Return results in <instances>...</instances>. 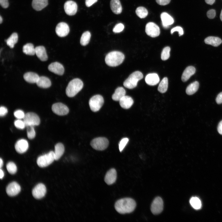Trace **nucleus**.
I'll return each mask as SVG.
<instances>
[{
    "label": "nucleus",
    "mask_w": 222,
    "mask_h": 222,
    "mask_svg": "<svg viewBox=\"0 0 222 222\" xmlns=\"http://www.w3.org/2000/svg\"><path fill=\"white\" fill-rule=\"evenodd\" d=\"M0 4L3 8H6L9 6L8 0H0Z\"/></svg>",
    "instance_id": "49"
},
{
    "label": "nucleus",
    "mask_w": 222,
    "mask_h": 222,
    "mask_svg": "<svg viewBox=\"0 0 222 222\" xmlns=\"http://www.w3.org/2000/svg\"><path fill=\"white\" fill-rule=\"evenodd\" d=\"M39 76L36 73L32 72H27L23 75L24 80L27 82L30 83H36Z\"/></svg>",
    "instance_id": "25"
},
{
    "label": "nucleus",
    "mask_w": 222,
    "mask_h": 222,
    "mask_svg": "<svg viewBox=\"0 0 222 222\" xmlns=\"http://www.w3.org/2000/svg\"><path fill=\"white\" fill-rule=\"evenodd\" d=\"M91 35L89 31L84 32L82 34L80 39V43L82 46H85L89 43Z\"/></svg>",
    "instance_id": "35"
},
{
    "label": "nucleus",
    "mask_w": 222,
    "mask_h": 222,
    "mask_svg": "<svg viewBox=\"0 0 222 222\" xmlns=\"http://www.w3.org/2000/svg\"><path fill=\"white\" fill-rule=\"evenodd\" d=\"M69 28L68 25L64 22H60L56 26V32L57 35L60 37L66 36L69 32Z\"/></svg>",
    "instance_id": "14"
},
{
    "label": "nucleus",
    "mask_w": 222,
    "mask_h": 222,
    "mask_svg": "<svg viewBox=\"0 0 222 222\" xmlns=\"http://www.w3.org/2000/svg\"><path fill=\"white\" fill-rule=\"evenodd\" d=\"M36 83L38 87L43 88H48L51 85L50 80L44 76L39 77Z\"/></svg>",
    "instance_id": "26"
},
{
    "label": "nucleus",
    "mask_w": 222,
    "mask_h": 222,
    "mask_svg": "<svg viewBox=\"0 0 222 222\" xmlns=\"http://www.w3.org/2000/svg\"><path fill=\"white\" fill-rule=\"evenodd\" d=\"M216 102L218 104L222 103V92L220 93L217 96L216 99Z\"/></svg>",
    "instance_id": "51"
},
{
    "label": "nucleus",
    "mask_w": 222,
    "mask_h": 222,
    "mask_svg": "<svg viewBox=\"0 0 222 222\" xmlns=\"http://www.w3.org/2000/svg\"><path fill=\"white\" fill-rule=\"evenodd\" d=\"M143 77V75L141 72L135 71L131 73L124 81L123 85L129 89L133 88L137 86L138 81Z\"/></svg>",
    "instance_id": "4"
},
{
    "label": "nucleus",
    "mask_w": 222,
    "mask_h": 222,
    "mask_svg": "<svg viewBox=\"0 0 222 222\" xmlns=\"http://www.w3.org/2000/svg\"><path fill=\"white\" fill-rule=\"evenodd\" d=\"M21 191L20 185L16 182H13L10 183L6 188L7 195L10 196H14L18 194Z\"/></svg>",
    "instance_id": "15"
},
{
    "label": "nucleus",
    "mask_w": 222,
    "mask_h": 222,
    "mask_svg": "<svg viewBox=\"0 0 222 222\" xmlns=\"http://www.w3.org/2000/svg\"><path fill=\"white\" fill-rule=\"evenodd\" d=\"M170 50L169 47H166L163 49L161 54V58L162 60H165L169 58Z\"/></svg>",
    "instance_id": "39"
},
{
    "label": "nucleus",
    "mask_w": 222,
    "mask_h": 222,
    "mask_svg": "<svg viewBox=\"0 0 222 222\" xmlns=\"http://www.w3.org/2000/svg\"><path fill=\"white\" fill-rule=\"evenodd\" d=\"M111 9L116 14H120L122 11V6L119 0H111L110 3Z\"/></svg>",
    "instance_id": "27"
},
{
    "label": "nucleus",
    "mask_w": 222,
    "mask_h": 222,
    "mask_svg": "<svg viewBox=\"0 0 222 222\" xmlns=\"http://www.w3.org/2000/svg\"><path fill=\"white\" fill-rule=\"evenodd\" d=\"M49 71L56 74L62 75L64 72V68L62 64L58 62L52 63L48 67Z\"/></svg>",
    "instance_id": "16"
},
{
    "label": "nucleus",
    "mask_w": 222,
    "mask_h": 222,
    "mask_svg": "<svg viewBox=\"0 0 222 222\" xmlns=\"http://www.w3.org/2000/svg\"><path fill=\"white\" fill-rule=\"evenodd\" d=\"M128 141V138H122L120 141L119 144V148L120 152L122 151Z\"/></svg>",
    "instance_id": "42"
},
{
    "label": "nucleus",
    "mask_w": 222,
    "mask_h": 222,
    "mask_svg": "<svg viewBox=\"0 0 222 222\" xmlns=\"http://www.w3.org/2000/svg\"><path fill=\"white\" fill-rule=\"evenodd\" d=\"M220 20L222 21V9L221 11L220 15Z\"/></svg>",
    "instance_id": "56"
},
{
    "label": "nucleus",
    "mask_w": 222,
    "mask_h": 222,
    "mask_svg": "<svg viewBox=\"0 0 222 222\" xmlns=\"http://www.w3.org/2000/svg\"><path fill=\"white\" fill-rule=\"evenodd\" d=\"M217 130L220 134L222 135V120L220 122L218 125Z\"/></svg>",
    "instance_id": "52"
},
{
    "label": "nucleus",
    "mask_w": 222,
    "mask_h": 222,
    "mask_svg": "<svg viewBox=\"0 0 222 222\" xmlns=\"http://www.w3.org/2000/svg\"><path fill=\"white\" fill-rule=\"evenodd\" d=\"M104 103V100L102 96L98 94L93 96L90 99L89 104L91 110L96 112L100 109Z\"/></svg>",
    "instance_id": "6"
},
{
    "label": "nucleus",
    "mask_w": 222,
    "mask_h": 222,
    "mask_svg": "<svg viewBox=\"0 0 222 222\" xmlns=\"http://www.w3.org/2000/svg\"><path fill=\"white\" fill-rule=\"evenodd\" d=\"M126 91L122 87H119L117 88L114 93L112 95V98L115 101H118L125 96Z\"/></svg>",
    "instance_id": "29"
},
{
    "label": "nucleus",
    "mask_w": 222,
    "mask_h": 222,
    "mask_svg": "<svg viewBox=\"0 0 222 222\" xmlns=\"http://www.w3.org/2000/svg\"><path fill=\"white\" fill-rule=\"evenodd\" d=\"M52 110L54 113L60 116L66 115L69 111L68 107L61 103L53 104L52 106Z\"/></svg>",
    "instance_id": "11"
},
{
    "label": "nucleus",
    "mask_w": 222,
    "mask_h": 222,
    "mask_svg": "<svg viewBox=\"0 0 222 222\" xmlns=\"http://www.w3.org/2000/svg\"><path fill=\"white\" fill-rule=\"evenodd\" d=\"M83 83L79 78H75L68 83L66 89L67 95L69 97L75 96L82 88Z\"/></svg>",
    "instance_id": "3"
},
{
    "label": "nucleus",
    "mask_w": 222,
    "mask_h": 222,
    "mask_svg": "<svg viewBox=\"0 0 222 222\" xmlns=\"http://www.w3.org/2000/svg\"><path fill=\"white\" fill-rule=\"evenodd\" d=\"M136 203L134 199L129 198H125L117 200L115 204L116 211L121 214L130 213L134 210Z\"/></svg>",
    "instance_id": "1"
},
{
    "label": "nucleus",
    "mask_w": 222,
    "mask_h": 222,
    "mask_svg": "<svg viewBox=\"0 0 222 222\" xmlns=\"http://www.w3.org/2000/svg\"><path fill=\"white\" fill-rule=\"evenodd\" d=\"M97 0H85V3L86 6L88 7H90L97 2Z\"/></svg>",
    "instance_id": "50"
},
{
    "label": "nucleus",
    "mask_w": 222,
    "mask_h": 222,
    "mask_svg": "<svg viewBox=\"0 0 222 222\" xmlns=\"http://www.w3.org/2000/svg\"><path fill=\"white\" fill-rule=\"evenodd\" d=\"M145 31L148 35L152 37H156L158 36L160 33L159 27L157 25L153 22H149L146 24Z\"/></svg>",
    "instance_id": "9"
},
{
    "label": "nucleus",
    "mask_w": 222,
    "mask_h": 222,
    "mask_svg": "<svg viewBox=\"0 0 222 222\" xmlns=\"http://www.w3.org/2000/svg\"><path fill=\"white\" fill-rule=\"evenodd\" d=\"M117 179V172L114 168L109 170L106 173L105 177V181L108 185L114 183Z\"/></svg>",
    "instance_id": "18"
},
{
    "label": "nucleus",
    "mask_w": 222,
    "mask_h": 222,
    "mask_svg": "<svg viewBox=\"0 0 222 222\" xmlns=\"http://www.w3.org/2000/svg\"><path fill=\"white\" fill-rule=\"evenodd\" d=\"M176 31L178 32L179 36H181L183 34V29L180 27L177 26L172 28L171 31V34H172L174 32Z\"/></svg>",
    "instance_id": "45"
},
{
    "label": "nucleus",
    "mask_w": 222,
    "mask_h": 222,
    "mask_svg": "<svg viewBox=\"0 0 222 222\" xmlns=\"http://www.w3.org/2000/svg\"><path fill=\"white\" fill-rule=\"evenodd\" d=\"M18 37V35L16 33H13L6 40L7 45L10 48H13L15 44L17 42Z\"/></svg>",
    "instance_id": "33"
},
{
    "label": "nucleus",
    "mask_w": 222,
    "mask_h": 222,
    "mask_svg": "<svg viewBox=\"0 0 222 222\" xmlns=\"http://www.w3.org/2000/svg\"><path fill=\"white\" fill-rule=\"evenodd\" d=\"M29 147L27 141L24 139H21L18 140L15 145V148L16 151L19 153L22 154L26 152Z\"/></svg>",
    "instance_id": "17"
},
{
    "label": "nucleus",
    "mask_w": 222,
    "mask_h": 222,
    "mask_svg": "<svg viewBox=\"0 0 222 222\" xmlns=\"http://www.w3.org/2000/svg\"><path fill=\"white\" fill-rule=\"evenodd\" d=\"M125 58L124 54L119 51H113L109 53L106 56V64L111 67H116L121 64Z\"/></svg>",
    "instance_id": "2"
},
{
    "label": "nucleus",
    "mask_w": 222,
    "mask_h": 222,
    "mask_svg": "<svg viewBox=\"0 0 222 222\" xmlns=\"http://www.w3.org/2000/svg\"><path fill=\"white\" fill-rule=\"evenodd\" d=\"M163 201L162 199L157 197L153 201L151 206V210L154 214L160 213L162 211L163 207Z\"/></svg>",
    "instance_id": "10"
},
{
    "label": "nucleus",
    "mask_w": 222,
    "mask_h": 222,
    "mask_svg": "<svg viewBox=\"0 0 222 222\" xmlns=\"http://www.w3.org/2000/svg\"><path fill=\"white\" fill-rule=\"evenodd\" d=\"M55 160L54 152L50 151L48 153L39 156L37 160L38 166L41 167H46Z\"/></svg>",
    "instance_id": "5"
},
{
    "label": "nucleus",
    "mask_w": 222,
    "mask_h": 222,
    "mask_svg": "<svg viewBox=\"0 0 222 222\" xmlns=\"http://www.w3.org/2000/svg\"><path fill=\"white\" fill-rule=\"evenodd\" d=\"M205 1L207 4L212 5L215 2V0H205Z\"/></svg>",
    "instance_id": "53"
},
{
    "label": "nucleus",
    "mask_w": 222,
    "mask_h": 222,
    "mask_svg": "<svg viewBox=\"0 0 222 222\" xmlns=\"http://www.w3.org/2000/svg\"><path fill=\"white\" fill-rule=\"evenodd\" d=\"M195 72V68L192 66H189L187 67L183 71L181 77L183 81L185 82Z\"/></svg>",
    "instance_id": "23"
},
{
    "label": "nucleus",
    "mask_w": 222,
    "mask_h": 222,
    "mask_svg": "<svg viewBox=\"0 0 222 222\" xmlns=\"http://www.w3.org/2000/svg\"><path fill=\"white\" fill-rule=\"evenodd\" d=\"M3 165V162L2 159L1 158L0 159V168H1Z\"/></svg>",
    "instance_id": "55"
},
{
    "label": "nucleus",
    "mask_w": 222,
    "mask_h": 222,
    "mask_svg": "<svg viewBox=\"0 0 222 222\" xmlns=\"http://www.w3.org/2000/svg\"><path fill=\"white\" fill-rule=\"evenodd\" d=\"M119 101L121 106L125 109L130 108L134 103L132 98L128 96H125Z\"/></svg>",
    "instance_id": "22"
},
{
    "label": "nucleus",
    "mask_w": 222,
    "mask_h": 222,
    "mask_svg": "<svg viewBox=\"0 0 222 222\" xmlns=\"http://www.w3.org/2000/svg\"><path fill=\"white\" fill-rule=\"evenodd\" d=\"M48 4V0H33L32 5L35 10L40 11L45 7Z\"/></svg>",
    "instance_id": "24"
},
{
    "label": "nucleus",
    "mask_w": 222,
    "mask_h": 222,
    "mask_svg": "<svg viewBox=\"0 0 222 222\" xmlns=\"http://www.w3.org/2000/svg\"><path fill=\"white\" fill-rule=\"evenodd\" d=\"M64 152V145L61 143L56 144L55 146L54 152L55 160H59L63 155Z\"/></svg>",
    "instance_id": "28"
},
{
    "label": "nucleus",
    "mask_w": 222,
    "mask_h": 222,
    "mask_svg": "<svg viewBox=\"0 0 222 222\" xmlns=\"http://www.w3.org/2000/svg\"><path fill=\"white\" fill-rule=\"evenodd\" d=\"M137 15L140 18H145L147 15L148 12L147 9L143 7H139L136 10Z\"/></svg>",
    "instance_id": "36"
},
{
    "label": "nucleus",
    "mask_w": 222,
    "mask_h": 222,
    "mask_svg": "<svg viewBox=\"0 0 222 222\" xmlns=\"http://www.w3.org/2000/svg\"><path fill=\"white\" fill-rule=\"evenodd\" d=\"M14 117L18 119H23L25 114L23 111L21 110H18L14 112Z\"/></svg>",
    "instance_id": "43"
},
{
    "label": "nucleus",
    "mask_w": 222,
    "mask_h": 222,
    "mask_svg": "<svg viewBox=\"0 0 222 222\" xmlns=\"http://www.w3.org/2000/svg\"><path fill=\"white\" fill-rule=\"evenodd\" d=\"M190 203L191 206L195 209H199L201 207V201L197 197H192L190 199Z\"/></svg>",
    "instance_id": "37"
},
{
    "label": "nucleus",
    "mask_w": 222,
    "mask_h": 222,
    "mask_svg": "<svg viewBox=\"0 0 222 222\" xmlns=\"http://www.w3.org/2000/svg\"><path fill=\"white\" fill-rule=\"evenodd\" d=\"M23 52L27 55L33 56L35 54V49L33 45L31 43H27L23 46Z\"/></svg>",
    "instance_id": "32"
},
{
    "label": "nucleus",
    "mask_w": 222,
    "mask_h": 222,
    "mask_svg": "<svg viewBox=\"0 0 222 222\" xmlns=\"http://www.w3.org/2000/svg\"><path fill=\"white\" fill-rule=\"evenodd\" d=\"M156 1L158 4L164 6L168 4L171 0H156Z\"/></svg>",
    "instance_id": "48"
},
{
    "label": "nucleus",
    "mask_w": 222,
    "mask_h": 222,
    "mask_svg": "<svg viewBox=\"0 0 222 222\" xmlns=\"http://www.w3.org/2000/svg\"><path fill=\"white\" fill-rule=\"evenodd\" d=\"M199 84L197 81L191 83L188 86L186 89V93L188 95H191L195 93L198 90Z\"/></svg>",
    "instance_id": "31"
},
{
    "label": "nucleus",
    "mask_w": 222,
    "mask_h": 222,
    "mask_svg": "<svg viewBox=\"0 0 222 222\" xmlns=\"http://www.w3.org/2000/svg\"><path fill=\"white\" fill-rule=\"evenodd\" d=\"M7 170L11 174H15L17 171V167L15 164L13 162H9L6 165Z\"/></svg>",
    "instance_id": "38"
},
{
    "label": "nucleus",
    "mask_w": 222,
    "mask_h": 222,
    "mask_svg": "<svg viewBox=\"0 0 222 222\" xmlns=\"http://www.w3.org/2000/svg\"><path fill=\"white\" fill-rule=\"evenodd\" d=\"M145 80L148 84L150 85H154L159 82V78L156 73H150L146 76Z\"/></svg>",
    "instance_id": "21"
},
{
    "label": "nucleus",
    "mask_w": 222,
    "mask_h": 222,
    "mask_svg": "<svg viewBox=\"0 0 222 222\" xmlns=\"http://www.w3.org/2000/svg\"><path fill=\"white\" fill-rule=\"evenodd\" d=\"M23 120L26 126L38 125L40 123V119L39 116L33 112H28L26 113Z\"/></svg>",
    "instance_id": "8"
},
{
    "label": "nucleus",
    "mask_w": 222,
    "mask_h": 222,
    "mask_svg": "<svg viewBox=\"0 0 222 222\" xmlns=\"http://www.w3.org/2000/svg\"><path fill=\"white\" fill-rule=\"evenodd\" d=\"M168 86V79L167 77H164L159 83L158 90L161 93H164L166 91Z\"/></svg>",
    "instance_id": "34"
},
{
    "label": "nucleus",
    "mask_w": 222,
    "mask_h": 222,
    "mask_svg": "<svg viewBox=\"0 0 222 222\" xmlns=\"http://www.w3.org/2000/svg\"><path fill=\"white\" fill-rule=\"evenodd\" d=\"M8 112L7 109L3 106H2L0 108V115L3 117Z\"/></svg>",
    "instance_id": "47"
},
{
    "label": "nucleus",
    "mask_w": 222,
    "mask_h": 222,
    "mask_svg": "<svg viewBox=\"0 0 222 222\" xmlns=\"http://www.w3.org/2000/svg\"><path fill=\"white\" fill-rule=\"evenodd\" d=\"M124 28V25L121 23L117 24L113 29V31L114 33H119L122 31Z\"/></svg>",
    "instance_id": "44"
},
{
    "label": "nucleus",
    "mask_w": 222,
    "mask_h": 222,
    "mask_svg": "<svg viewBox=\"0 0 222 222\" xmlns=\"http://www.w3.org/2000/svg\"><path fill=\"white\" fill-rule=\"evenodd\" d=\"M64 8L66 13L68 15H73L76 13L77 6L75 2L69 0L67 1L64 3Z\"/></svg>",
    "instance_id": "13"
},
{
    "label": "nucleus",
    "mask_w": 222,
    "mask_h": 222,
    "mask_svg": "<svg viewBox=\"0 0 222 222\" xmlns=\"http://www.w3.org/2000/svg\"><path fill=\"white\" fill-rule=\"evenodd\" d=\"M46 193L45 186L43 183H40L37 185L32 191V194L35 199H39L43 197Z\"/></svg>",
    "instance_id": "12"
},
{
    "label": "nucleus",
    "mask_w": 222,
    "mask_h": 222,
    "mask_svg": "<svg viewBox=\"0 0 222 222\" xmlns=\"http://www.w3.org/2000/svg\"><path fill=\"white\" fill-rule=\"evenodd\" d=\"M26 127L27 136L28 138L30 139H33L35 136V132L34 126H28Z\"/></svg>",
    "instance_id": "40"
},
{
    "label": "nucleus",
    "mask_w": 222,
    "mask_h": 222,
    "mask_svg": "<svg viewBox=\"0 0 222 222\" xmlns=\"http://www.w3.org/2000/svg\"><path fill=\"white\" fill-rule=\"evenodd\" d=\"M35 54L41 61H46L47 60V56L44 47L40 46L36 47Z\"/></svg>",
    "instance_id": "20"
},
{
    "label": "nucleus",
    "mask_w": 222,
    "mask_h": 222,
    "mask_svg": "<svg viewBox=\"0 0 222 222\" xmlns=\"http://www.w3.org/2000/svg\"><path fill=\"white\" fill-rule=\"evenodd\" d=\"M2 18L1 16H0V23H2Z\"/></svg>",
    "instance_id": "57"
},
{
    "label": "nucleus",
    "mask_w": 222,
    "mask_h": 222,
    "mask_svg": "<svg viewBox=\"0 0 222 222\" xmlns=\"http://www.w3.org/2000/svg\"><path fill=\"white\" fill-rule=\"evenodd\" d=\"M0 178L1 179H2L4 175V172L1 169L0 170Z\"/></svg>",
    "instance_id": "54"
},
{
    "label": "nucleus",
    "mask_w": 222,
    "mask_h": 222,
    "mask_svg": "<svg viewBox=\"0 0 222 222\" xmlns=\"http://www.w3.org/2000/svg\"><path fill=\"white\" fill-rule=\"evenodd\" d=\"M90 144L93 149L97 150H102L108 147L109 141L105 138L98 137L93 139Z\"/></svg>",
    "instance_id": "7"
},
{
    "label": "nucleus",
    "mask_w": 222,
    "mask_h": 222,
    "mask_svg": "<svg viewBox=\"0 0 222 222\" xmlns=\"http://www.w3.org/2000/svg\"><path fill=\"white\" fill-rule=\"evenodd\" d=\"M205 43L214 47H217L222 43V40L219 38L215 36H209L204 39Z\"/></svg>",
    "instance_id": "30"
},
{
    "label": "nucleus",
    "mask_w": 222,
    "mask_h": 222,
    "mask_svg": "<svg viewBox=\"0 0 222 222\" xmlns=\"http://www.w3.org/2000/svg\"><path fill=\"white\" fill-rule=\"evenodd\" d=\"M216 11L214 9H211L208 11L207 15L208 18L210 19H213L216 16Z\"/></svg>",
    "instance_id": "46"
},
{
    "label": "nucleus",
    "mask_w": 222,
    "mask_h": 222,
    "mask_svg": "<svg viewBox=\"0 0 222 222\" xmlns=\"http://www.w3.org/2000/svg\"><path fill=\"white\" fill-rule=\"evenodd\" d=\"M160 16L162 26L165 28H167L174 22L173 18L166 12L162 13Z\"/></svg>",
    "instance_id": "19"
},
{
    "label": "nucleus",
    "mask_w": 222,
    "mask_h": 222,
    "mask_svg": "<svg viewBox=\"0 0 222 222\" xmlns=\"http://www.w3.org/2000/svg\"><path fill=\"white\" fill-rule=\"evenodd\" d=\"M14 124L17 128L20 129H23L26 126L23 120L22 121L19 119L15 120Z\"/></svg>",
    "instance_id": "41"
}]
</instances>
